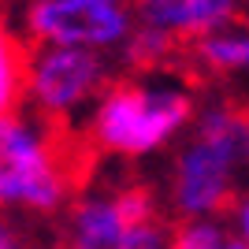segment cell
I'll list each match as a JSON object with an SVG mask.
<instances>
[{"label": "cell", "mask_w": 249, "mask_h": 249, "mask_svg": "<svg viewBox=\"0 0 249 249\" xmlns=\"http://www.w3.org/2000/svg\"><path fill=\"white\" fill-rule=\"evenodd\" d=\"M249 186V104L227 93L201 97L164 167V208L171 219H223Z\"/></svg>", "instance_id": "6da1fadb"}, {"label": "cell", "mask_w": 249, "mask_h": 249, "mask_svg": "<svg viewBox=\"0 0 249 249\" xmlns=\"http://www.w3.org/2000/svg\"><path fill=\"white\" fill-rule=\"evenodd\" d=\"M201 97L182 71L119 74L78 126L86 149L119 164L167 156L197 119Z\"/></svg>", "instance_id": "7a4b0ae2"}, {"label": "cell", "mask_w": 249, "mask_h": 249, "mask_svg": "<svg viewBox=\"0 0 249 249\" xmlns=\"http://www.w3.org/2000/svg\"><path fill=\"white\" fill-rule=\"evenodd\" d=\"M78 194V153L34 112L0 115V212L52 219Z\"/></svg>", "instance_id": "3957f363"}, {"label": "cell", "mask_w": 249, "mask_h": 249, "mask_svg": "<svg viewBox=\"0 0 249 249\" xmlns=\"http://www.w3.org/2000/svg\"><path fill=\"white\" fill-rule=\"evenodd\" d=\"M119 78L115 56L71 45H30L22 108L56 130L82 126L97 97Z\"/></svg>", "instance_id": "277c9868"}, {"label": "cell", "mask_w": 249, "mask_h": 249, "mask_svg": "<svg viewBox=\"0 0 249 249\" xmlns=\"http://www.w3.org/2000/svg\"><path fill=\"white\" fill-rule=\"evenodd\" d=\"M164 216V194L142 178L78 186L63 212L60 249H119L134 227Z\"/></svg>", "instance_id": "5b68a950"}, {"label": "cell", "mask_w": 249, "mask_h": 249, "mask_svg": "<svg viewBox=\"0 0 249 249\" xmlns=\"http://www.w3.org/2000/svg\"><path fill=\"white\" fill-rule=\"evenodd\" d=\"M26 45H71L119 56L138 30L134 4L123 0H41L19 8Z\"/></svg>", "instance_id": "8992f818"}, {"label": "cell", "mask_w": 249, "mask_h": 249, "mask_svg": "<svg viewBox=\"0 0 249 249\" xmlns=\"http://www.w3.org/2000/svg\"><path fill=\"white\" fill-rule=\"evenodd\" d=\"M138 22L167 34L171 41L190 49L194 41L246 19V0H134Z\"/></svg>", "instance_id": "52a82bcc"}, {"label": "cell", "mask_w": 249, "mask_h": 249, "mask_svg": "<svg viewBox=\"0 0 249 249\" xmlns=\"http://www.w3.org/2000/svg\"><path fill=\"white\" fill-rule=\"evenodd\" d=\"M186 60L208 78H249V19H238L186 49Z\"/></svg>", "instance_id": "ba28073f"}, {"label": "cell", "mask_w": 249, "mask_h": 249, "mask_svg": "<svg viewBox=\"0 0 249 249\" xmlns=\"http://www.w3.org/2000/svg\"><path fill=\"white\" fill-rule=\"evenodd\" d=\"M26 37H22L19 22L0 8V115L19 112L22 93H26Z\"/></svg>", "instance_id": "9c48e42d"}, {"label": "cell", "mask_w": 249, "mask_h": 249, "mask_svg": "<svg viewBox=\"0 0 249 249\" xmlns=\"http://www.w3.org/2000/svg\"><path fill=\"white\" fill-rule=\"evenodd\" d=\"M178 52H182L178 41H171L167 34L149 30V26L138 22V30L130 34V41L123 45V52L115 60L123 67V74H145V71H167V67H175Z\"/></svg>", "instance_id": "30bf717a"}, {"label": "cell", "mask_w": 249, "mask_h": 249, "mask_svg": "<svg viewBox=\"0 0 249 249\" xmlns=\"http://www.w3.org/2000/svg\"><path fill=\"white\" fill-rule=\"evenodd\" d=\"M223 238H227L223 219H171L167 249H216Z\"/></svg>", "instance_id": "8fae6325"}, {"label": "cell", "mask_w": 249, "mask_h": 249, "mask_svg": "<svg viewBox=\"0 0 249 249\" xmlns=\"http://www.w3.org/2000/svg\"><path fill=\"white\" fill-rule=\"evenodd\" d=\"M167 242H171V223L160 216V219H149V223L134 227L119 249H167Z\"/></svg>", "instance_id": "7c38bea8"}, {"label": "cell", "mask_w": 249, "mask_h": 249, "mask_svg": "<svg viewBox=\"0 0 249 249\" xmlns=\"http://www.w3.org/2000/svg\"><path fill=\"white\" fill-rule=\"evenodd\" d=\"M223 223L231 227V234H234V238H242V242L249 246V186L242 190L238 197H234V205L227 208Z\"/></svg>", "instance_id": "4fadbf2b"}, {"label": "cell", "mask_w": 249, "mask_h": 249, "mask_svg": "<svg viewBox=\"0 0 249 249\" xmlns=\"http://www.w3.org/2000/svg\"><path fill=\"white\" fill-rule=\"evenodd\" d=\"M0 249H26V234H22L19 219L0 212Z\"/></svg>", "instance_id": "5bb4252c"}, {"label": "cell", "mask_w": 249, "mask_h": 249, "mask_svg": "<svg viewBox=\"0 0 249 249\" xmlns=\"http://www.w3.org/2000/svg\"><path fill=\"white\" fill-rule=\"evenodd\" d=\"M216 249H249V246H246V242H242V238H234V234H231V227H227V238L219 242Z\"/></svg>", "instance_id": "9a60e30c"}, {"label": "cell", "mask_w": 249, "mask_h": 249, "mask_svg": "<svg viewBox=\"0 0 249 249\" xmlns=\"http://www.w3.org/2000/svg\"><path fill=\"white\" fill-rule=\"evenodd\" d=\"M26 4H41V0H15V8H26ZM123 4H134V0H123Z\"/></svg>", "instance_id": "2e32d148"}]
</instances>
